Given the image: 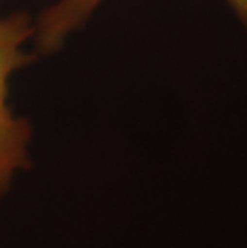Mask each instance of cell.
Instances as JSON below:
<instances>
[{
    "label": "cell",
    "mask_w": 247,
    "mask_h": 248,
    "mask_svg": "<svg viewBox=\"0 0 247 248\" xmlns=\"http://www.w3.org/2000/svg\"><path fill=\"white\" fill-rule=\"evenodd\" d=\"M33 39L34 21L29 13L15 12L0 16V205L16 176L33 163V126L8 103L10 78L35 58V53L26 50V44Z\"/></svg>",
    "instance_id": "cell-1"
},
{
    "label": "cell",
    "mask_w": 247,
    "mask_h": 248,
    "mask_svg": "<svg viewBox=\"0 0 247 248\" xmlns=\"http://www.w3.org/2000/svg\"><path fill=\"white\" fill-rule=\"evenodd\" d=\"M103 0H56L34 21V48L37 55H51L61 48L92 16ZM247 28V0H227Z\"/></svg>",
    "instance_id": "cell-2"
}]
</instances>
